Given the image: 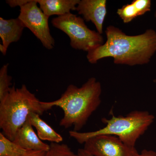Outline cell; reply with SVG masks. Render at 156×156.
I'll return each instance as SVG.
<instances>
[{"label":"cell","mask_w":156,"mask_h":156,"mask_svg":"<svg viewBox=\"0 0 156 156\" xmlns=\"http://www.w3.org/2000/svg\"><path fill=\"white\" fill-rule=\"evenodd\" d=\"M107 41L101 46L87 52L91 64L111 57L116 64L133 66L148 63L156 52V32L148 29L138 35L129 36L114 26L105 30Z\"/></svg>","instance_id":"cell-1"},{"label":"cell","mask_w":156,"mask_h":156,"mask_svg":"<svg viewBox=\"0 0 156 156\" xmlns=\"http://www.w3.org/2000/svg\"><path fill=\"white\" fill-rule=\"evenodd\" d=\"M101 94L100 82L91 77L80 87L70 84L57 100L41 103L47 111L54 106L61 108L64 115L59 126L66 129L73 127V131H80L100 105Z\"/></svg>","instance_id":"cell-2"},{"label":"cell","mask_w":156,"mask_h":156,"mask_svg":"<svg viewBox=\"0 0 156 156\" xmlns=\"http://www.w3.org/2000/svg\"><path fill=\"white\" fill-rule=\"evenodd\" d=\"M42 101L27 89L14 85L9 93L0 100V128L3 134L13 141L17 130L26 122L31 113L41 115L47 109Z\"/></svg>","instance_id":"cell-3"},{"label":"cell","mask_w":156,"mask_h":156,"mask_svg":"<svg viewBox=\"0 0 156 156\" xmlns=\"http://www.w3.org/2000/svg\"><path fill=\"white\" fill-rule=\"evenodd\" d=\"M111 119L103 118L105 127L96 131L87 132L71 131L69 134L80 144L94 136L101 135L116 136L124 143L135 147L137 140L153 122L155 117L146 111H134L126 116H115L111 112Z\"/></svg>","instance_id":"cell-4"},{"label":"cell","mask_w":156,"mask_h":156,"mask_svg":"<svg viewBox=\"0 0 156 156\" xmlns=\"http://www.w3.org/2000/svg\"><path fill=\"white\" fill-rule=\"evenodd\" d=\"M51 23L68 36L71 47L76 50L88 52L104 44L101 34L88 28L84 19L71 12L53 18Z\"/></svg>","instance_id":"cell-5"},{"label":"cell","mask_w":156,"mask_h":156,"mask_svg":"<svg viewBox=\"0 0 156 156\" xmlns=\"http://www.w3.org/2000/svg\"><path fill=\"white\" fill-rule=\"evenodd\" d=\"M36 0H29L20 7L18 18L23 23L45 48L52 50L55 46V40L50 34L49 16L43 12L37 5Z\"/></svg>","instance_id":"cell-6"},{"label":"cell","mask_w":156,"mask_h":156,"mask_svg":"<svg viewBox=\"0 0 156 156\" xmlns=\"http://www.w3.org/2000/svg\"><path fill=\"white\" fill-rule=\"evenodd\" d=\"M84 144V149L93 156H135L138 154L135 147L127 145L113 135L94 136Z\"/></svg>","instance_id":"cell-7"},{"label":"cell","mask_w":156,"mask_h":156,"mask_svg":"<svg viewBox=\"0 0 156 156\" xmlns=\"http://www.w3.org/2000/svg\"><path fill=\"white\" fill-rule=\"evenodd\" d=\"M76 11L83 15L84 20L94 23L98 33H103L104 22L107 13L106 0H80Z\"/></svg>","instance_id":"cell-8"},{"label":"cell","mask_w":156,"mask_h":156,"mask_svg":"<svg viewBox=\"0 0 156 156\" xmlns=\"http://www.w3.org/2000/svg\"><path fill=\"white\" fill-rule=\"evenodd\" d=\"M13 141L27 151L48 152L50 148V145L43 142L36 134L28 118L17 130Z\"/></svg>","instance_id":"cell-9"},{"label":"cell","mask_w":156,"mask_h":156,"mask_svg":"<svg viewBox=\"0 0 156 156\" xmlns=\"http://www.w3.org/2000/svg\"><path fill=\"white\" fill-rule=\"evenodd\" d=\"M25 26L17 17L14 19H5L0 18V51L5 55L11 43L18 41L22 36Z\"/></svg>","instance_id":"cell-10"},{"label":"cell","mask_w":156,"mask_h":156,"mask_svg":"<svg viewBox=\"0 0 156 156\" xmlns=\"http://www.w3.org/2000/svg\"><path fill=\"white\" fill-rule=\"evenodd\" d=\"M40 9L47 16H62L76 10L80 0H36Z\"/></svg>","instance_id":"cell-11"},{"label":"cell","mask_w":156,"mask_h":156,"mask_svg":"<svg viewBox=\"0 0 156 156\" xmlns=\"http://www.w3.org/2000/svg\"><path fill=\"white\" fill-rule=\"evenodd\" d=\"M151 2L150 0H134L131 4L123 5L118 9L117 14L123 23H128L137 17L151 11Z\"/></svg>","instance_id":"cell-12"},{"label":"cell","mask_w":156,"mask_h":156,"mask_svg":"<svg viewBox=\"0 0 156 156\" xmlns=\"http://www.w3.org/2000/svg\"><path fill=\"white\" fill-rule=\"evenodd\" d=\"M40 116L37 114L31 113L28 116L32 126L37 130L39 138L41 140H48L51 143H60L62 141V136L42 120Z\"/></svg>","instance_id":"cell-13"},{"label":"cell","mask_w":156,"mask_h":156,"mask_svg":"<svg viewBox=\"0 0 156 156\" xmlns=\"http://www.w3.org/2000/svg\"><path fill=\"white\" fill-rule=\"evenodd\" d=\"M27 151L0 133V156H22Z\"/></svg>","instance_id":"cell-14"},{"label":"cell","mask_w":156,"mask_h":156,"mask_svg":"<svg viewBox=\"0 0 156 156\" xmlns=\"http://www.w3.org/2000/svg\"><path fill=\"white\" fill-rule=\"evenodd\" d=\"M9 65V63L4 65L0 69V100L9 93L12 85V77L8 73Z\"/></svg>","instance_id":"cell-15"},{"label":"cell","mask_w":156,"mask_h":156,"mask_svg":"<svg viewBox=\"0 0 156 156\" xmlns=\"http://www.w3.org/2000/svg\"><path fill=\"white\" fill-rule=\"evenodd\" d=\"M50 148L44 156H77L67 144L51 143Z\"/></svg>","instance_id":"cell-16"},{"label":"cell","mask_w":156,"mask_h":156,"mask_svg":"<svg viewBox=\"0 0 156 156\" xmlns=\"http://www.w3.org/2000/svg\"><path fill=\"white\" fill-rule=\"evenodd\" d=\"M29 0H8L6 2L11 8L19 7H20L28 2Z\"/></svg>","instance_id":"cell-17"},{"label":"cell","mask_w":156,"mask_h":156,"mask_svg":"<svg viewBox=\"0 0 156 156\" xmlns=\"http://www.w3.org/2000/svg\"><path fill=\"white\" fill-rule=\"evenodd\" d=\"M46 152L44 151H27L22 156H44Z\"/></svg>","instance_id":"cell-18"},{"label":"cell","mask_w":156,"mask_h":156,"mask_svg":"<svg viewBox=\"0 0 156 156\" xmlns=\"http://www.w3.org/2000/svg\"><path fill=\"white\" fill-rule=\"evenodd\" d=\"M135 156H156V152L153 151L144 149L141 151V153L137 154Z\"/></svg>","instance_id":"cell-19"},{"label":"cell","mask_w":156,"mask_h":156,"mask_svg":"<svg viewBox=\"0 0 156 156\" xmlns=\"http://www.w3.org/2000/svg\"><path fill=\"white\" fill-rule=\"evenodd\" d=\"M77 156H93L83 148L79 149L77 153Z\"/></svg>","instance_id":"cell-20"},{"label":"cell","mask_w":156,"mask_h":156,"mask_svg":"<svg viewBox=\"0 0 156 156\" xmlns=\"http://www.w3.org/2000/svg\"><path fill=\"white\" fill-rule=\"evenodd\" d=\"M154 17H155V18H156V11L155 12Z\"/></svg>","instance_id":"cell-21"},{"label":"cell","mask_w":156,"mask_h":156,"mask_svg":"<svg viewBox=\"0 0 156 156\" xmlns=\"http://www.w3.org/2000/svg\"><path fill=\"white\" fill-rule=\"evenodd\" d=\"M154 82H155V83H156V79H155V80H154Z\"/></svg>","instance_id":"cell-22"}]
</instances>
